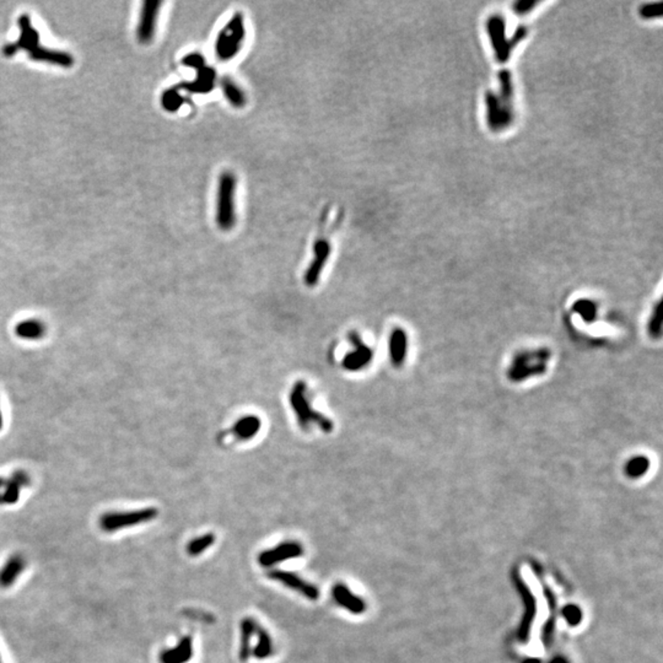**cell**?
<instances>
[{"label": "cell", "instance_id": "6da1fadb", "mask_svg": "<svg viewBox=\"0 0 663 663\" xmlns=\"http://www.w3.org/2000/svg\"><path fill=\"white\" fill-rule=\"evenodd\" d=\"M18 25L21 34L18 41L9 43L3 47V54L5 57H12L18 53V51H25L29 53L31 60L36 62H43L53 66H64V68H69L74 64V58L71 54L63 51L42 47L40 45V35L35 27L31 25L29 15L26 14L21 15L18 18Z\"/></svg>", "mask_w": 663, "mask_h": 663}, {"label": "cell", "instance_id": "7a4b0ae2", "mask_svg": "<svg viewBox=\"0 0 663 663\" xmlns=\"http://www.w3.org/2000/svg\"><path fill=\"white\" fill-rule=\"evenodd\" d=\"M289 403L294 414L297 416L299 425L303 430L317 427L325 434H331L333 431L334 429L333 421L312 407L311 401L308 399V386L305 381H297L295 385L291 387Z\"/></svg>", "mask_w": 663, "mask_h": 663}, {"label": "cell", "instance_id": "3957f363", "mask_svg": "<svg viewBox=\"0 0 663 663\" xmlns=\"http://www.w3.org/2000/svg\"><path fill=\"white\" fill-rule=\"evenodd\" d=\"M237 177L232 171L220 173L215 201V221L221 232H232L236 225Z\"/></svg>", "mask_w": 663, "mask_h": 663}, {"label": "cell", "instance_id": "277c9868", "mask_svg": "<svg viewBox=\"0 0 663 663\" xmlns=\"http://www.w3.org/2000/svg\"><path fill=\"white\" fill-rule=\"evenodd\" d=\"M246 40V24L242 12H237L216 36L214 49L220 62H230L242 51Z\"/></svg>", "mask_w": 663, "mask_h": 663}, {"label": "cell", "instance_id": "5b68a950", "mask_svg": "<svg viewBox=\"0 0 663 663\" xmlns=\"http://www.w3.org/2000/svg\"><path fill=\"white\" fill-rule=\"evenodd\" d=\"M182 63L184 66H190L196 69V80L190 83H184L177 85V88L182 91H188L192 94H207L212 91L215 86L216 75L213 68L207 66L204 57L199 53H190L186 55Z\"/></svg>", "mask_w": 663, "mask_h": 663}, {"label": "cell", "instance_id": "8992f818", "mask_svg": "<svg viewBox=\"0 0 663 663\" xmlns=\"http://www.w3.org/2000/svg\"><path fill=\"white\" fill-rule=\"evenodd\" d=\"M159 515V511L155 508L136 510L129 512H107L100 517V528L105 532H116L121 528L138 526L142 523L154 520Z\"/></svg>", "mask_w": 663, "mask_h": 663}, {"label": "cell", "instance_id": "52a82bcc", "mask_svg": "<svg viewBox=\"0 0 663 663\" xmlns=\"http://www.w3.org/2000/svg\"><path fill=\"white\" fill-rule=\"evenodd\" d=\"M348 339L351 343V349L347 353L342 360L344 370L349 373L362 371L370 365L373 360V351L368 345L362 342V337L356 332H350Z\"/></svg>", "mask_w": 663, "mask_h": 663}, {"label": "cell", "instance_id": "ba28073f", "mask_svg": "<svg viewBox=\"0 0 663 663\" xmlns=\"http://www.w3.org/2000/svg\"><path fill=\"white\" fill-rule=\"evenodd\" d=\"M331 253V241L327 237H318L314 243L312 261L310 262L303 277L305 284L308 285V288H314L318 284Z\"/></svg>", "mask_w": 663, "mask_h": 663}, {"label": "cell", "instance_id": "9c48e42d", "mask_svg": "<svg viewBox=\"0 0 663 663\" xmlns=\"http://www.w3.org/2000/svg\"><path fill=\"white\" fill-rule=\"evenodd\" d=\"M161 5L162 1L160 0H145L142 3L140 20L136 30L138 40L142 45H148L154 40Z\"/></svg>", "mask_w": 663, "mask_h": 663}, {"label": "cell", "instance_id": "30bf717a", "mask_svg": "<svg viewBox=\"0 0 663 663\" xmlns=\"http://www.w3.org/2000/svg\"><path fill=\"white\" fill-rule=\"evenodd\" d=\"M268 576L272 579V580L277 581L279 584L284 585L285 587L290 588L292 591L295 592L300 593L303 597L308 598L310 601H317L318 597H320V591L318 588L310 584V582H306L300 576H297V574H292V573H289V571H284V570H272L269 571Z\"/></svg>", "mask_w": 663, "mask_h": 663}, {"label": "cell", "instance_id": "8fae6325", "mask_svg": "<svg viewBox=\"0 0 663 663\" xmlns=\"http://www.w3.org/2000/svg\"><path fill=\"white\" fill-rule=\"evenodd\" d=\"M303 555V548L297 542H284L282 545L274 547L272 549H266L260 554L258 562L262 566L271 568L275 564L283 563L289 559L302 557Z\"/></svg>", "mask_w": 663, "mask_h": 663}, {"label": "cell", "instance_id": "7c38bea8", "mask_svg": "<svg viewBox=\"0 0 663 663\" xmlns=\"http://www.w3.org/2000/svg\"><path fill=\"white\" fill-rule=\"evenodd\" d=\"M261 427L262 421L258 416L246 415L241 419H238L235 423V425L230 427L227 431L224 432L221 436L225 438L227 435H230L232 438H236L237 441L243 442V441H249V440L255 438L258 431L261 430Z\"/></svg>", "mask_w": 663, "mask_h": 663}, {"label": "cell", "instance_id": "4fadbf2b", "mask_svg": "<svg viewBox=\"0 0 663 663\" xmlns=\"http://www.w3.org/2000/svg\"><path fill=\"white\" fill-rule=\"evenodd\" d=\"M332 596L334 601L353 614H362L366 610L364 599L350 591L344 584H337L332 588Z\"/></svg>", "mask_w": 663, "mask_h": 663}, {"label": "cell", "instance_id": "5bb4252c", "mask_svg": "<svg viewBox=\"0 0 663 663\" xmlns=\"http://www.w3.org/2000/svg\"><path fill=\"white\" fill-rule=\"evenodd\" d=\"M193 656V641L190 636H184L177 645L161 652V663H187Z\"/></svg>", "mask_w": 663, "mask_h": 663}, {"label": "cell", "instance_id": "9a60e30c", "mask_svg": "<svg viewBox=\"0 0 663 663\" xmlns=\"http://www.w3.org/2000/svg\"><path fill=\"white\" fill-rule=\"evenodd\" d=\"M25 568V560L20 555H12L5 565L0 570V587L6 588L12 586L16 581L18 575L23 573Z\"/></svg>", "mask_w": 663, "mask_h": 663}, {"label": "cell", "instance_id": "2e32d148", "mask_svg": "<svg viewBox=\"0 0 663 663\" xmlns=\"http://www.w3.org/2000/svg\"><path fill=\"white\" fill-rule=\"evenodd\" d=\"M15 333L21 339L38 340L46 334V326L40 320L30 318V320L18 322L15 327Z\"/></svg>", "mask_w": 663, "mask_h": 663}, {"label": "cell", "instance_id": "e0dca14e", "mask_svg": "<svg viewBox=\"0 0 663 663\" xmlns=\"http://www.w3.org/2000/svg\"><path fill=\"white\" fill-rule=\"evenodd\" d=\"M257 623L252 618H245L241 622V641H240V660L246 662L251 656V641L255 634Z\"/></svg>", "mask_w": 663, "mask_h": 663}, {"label": "cell", "instance_id": "ac0fdd59", "mask_svg": "<svg viewBox=\"0 0 663 663\" xmlns=\"http://www.w3.org/2000/svg\"><path fill=\"white\" fill-rule=\"evenodd\" d=\"M221 90L224 92L226 100L229 101V103L232 106L242 108L246 105L247 97L245 95L243 90L230 77H224L221 80Z\"/></svg>", "mask_w": 663, "mask_h": 663}, {"label": "cell", "instance_id": "d6986e66", "mask_svg": "<svg viewBox=\"0 0 663 663\" xmlns=\"http://www.w3.org/2000/svg\"><path fill=\"white\" fill-rule=\"evenodd\" d=\"M405 349H407L405 334L401 329H396L392 333L391 340H390V353H391L393 365L396 366L402 365L403 360L405 358Z\"/></svg>", "mask_w": 663, "mask_h": 663}, {"label": "cell", "instance_id": "ffe728a7", "mask_svg": "<svg viewBox=\"0 0 663 663\" xmlns=\"http://www.w3.org/2000/svg\"><path fill=\"white\" fill-rule=\"evenodd\" d=\"M255 635H257V645L255 646L252 653L258 660H266L273 653L272 638L266 629L260 627L258 624L255 627Z\"/></svg>", "mask_w": 663, "mask_h": 663}, {"label": "cell", "instance_id": "44dd1931", "mask_svg": "<svg viewBox=\"0 0 663 663\" xmlns=\"http://www.w3.org/2000/svg\"><path fill=\"white\" fill-rule=\"evenodd\" d=\"M184 97L181 95V90L177 86L166 90L161 96V105L168 112H176L184 105Z\"/></svg>", "mask_w": 663, "mask_h": 663}, {"label": "cell", "instance_id": "7402d4cb", "mask_svg": "<svg viewBox=\"0 0 663 663\" xmlns=\"http://www.w3.org/2000/svg\"><path fill=\"white\" fill-rule=\"evenodd\" d=\"M214 542H215V536L213 533L203 534L201 537H197L193 540H190L187 545V553L190 557H197L207 551L210 545H214Z\"/></svg>", "mask_w": 663, "mask_h": 663}, {"label": "cell", "instance_id": "603a6c76", "mask_svg": "<svg viewBox=\"0 0 663 663\" xmlns=\"http://www.w3.org/2000/svg\"><path fill=\"white\" fill-rule=\"evenodd\" d=\"M6 492L3 497H4V503H14L18 501V495H20V486L15 480L12 479L10 481L6 483Z\"/></svg>", "mask_w": 663, "mask_h": 663}, {"label": "cell", "instance_id": "cb8c5ba5", "mask_svg": "<svg viewBox=\"0 0 663 663\" xmlns=\"http://www.w3.org/2000/svg\"><path fill=\"white\" fill-rule=\"evenodd\" d=\"M3 429V415H1V409H0V430Z\"/></svg>", "mask_w": 663, "mask_h": 663}, {"label": "cell", "instance_id": "d4e9b609", "mask_svg": "<svg viewBox=\"0 0 663 663\" xmlns=\"http://www.w3.org/2000/svg\"><path fill=\"white\" fill-rule=\"evenodd\" d=\"M6 486V481H5V480L3 479V478H0V488H1V486Z\"/></svg>", "mask_w": 663, "mask_h": 663}, {"label": "cell", "instance_id": "484cf974", "mask_svg": "<svg viewBox=\"0 0 663 663\" xmlns=\"http://www.w3.org/2000/svg\"><path fill=\"white\" fill-rule=\"evenodd\" d=\"M4 503V497L0 495V503Z\"/></svg>", "mask_w": 663, "mask_h": 663}, {"label": "cell", "instance_id": "4316f807", "mask_svg": "<svg viewBox=\"0 0 663 663\" xmlns=\"http://www.w3.org/2000/svg\"><path fill=\"white\" fill-rule=\"evenodd\" d=\"M0 663H1V661H0Z\"/></svg>", "mask_w": 663, "mask_h": 663}]
</instances>
